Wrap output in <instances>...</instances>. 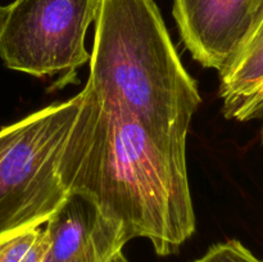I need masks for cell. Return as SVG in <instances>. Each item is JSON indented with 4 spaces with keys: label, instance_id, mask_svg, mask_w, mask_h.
Segmentation results:
<instances>
[{
    "label": "cell",
    "instance_id": "1",
    "mask_svg": "<svg viewBox=\"0 0 263 262\" xmlns=\"http://www.w3.org/2000/svg\"><path fill=\"white\" fill-rule=\"evenodd\" d=\"M58 163L69 194L91 200L128 240L145 238L158 256L195 233L186 138L157 130L86 89Z\"/></svg>",
    "mask_w": 263,
    "mask_h": 262
},
{
    "label": "cell",
    "instance_id": "2",
    "mask_svg": "<svg viewBox=\"0 0 263 262\" xmlns=\"http://www.w3.org/2000/svg\"><path fill=\"white\" fill-rule=\"evenodd\" d=\"M85 89L157 130L186 138L202 103L154 0H100Z\"/></svg>",
    "mask_w": 263,
    "mask_h": 262
},
{
    "label": "cell",
    "instance_id": "3",
    "mask_svg": "<svg viewBox=\"0 0 263 262\" xmlns=\"http://www.w3.org/2000/svg\"><path fill=\"white\" fill-rule=\"evenodd\" d=\"M81 94L0 128V243L40 228L68 197L58 163Z\"/></svg>",
    "mask_w": 263,
    "mask_h": 262
},
{
    "label": "cell",
    "instance_id": "4",
    "mask_svg": "<svg viewBox=\"0 0 263 262\" xmlns=\"http://www.w3.org/2000/svg\"><path fill=\"white\" fill-rule=\"evenodd\" d=\"M100 0H14L0 7V58L35 77L71 79L90 61L85 46Z\"/></svg>",
    "mask_w": 263,
    "mask_h": 262
},
{
    "label": "cell",
    "instance_id": "5",
    "mask_svg": "<svg viewBox=\"0 0 263 262\" xmlns=\"http://www.w3.org/2000/svg\"><path fill=\"white\" fill-rule=\"evenodd\" d=\"M259 0H174L180 36L193 58L220 72L248 31Z\"/></svg>",
    "mask_w": 263,
    "mask_h": 262
},
{
    "label": "cell",
    "instance_id": "6",
    "mask_svg": "<svg viewBox=\"0 0 263 262\" xmlns=\"http://www.w3.org/2000/svg\"><path fill=\"white\" fill-rule=\"evenodd\" d=\"M49 256L55 262H108L127 243L125 230L80 194H69L46 221Z\"/></svg>",
    "mask_w": 263,
    "mask_h": 262
},
{
    "label": "cell",
    "instance_id": "7",
    "mask_svg": "<svg viewBox=\"0 0 263 262\" xmlns=\"http://www.w3.org/2000/svg\"><path fill=\"white\" fill-rule=\"evenodd\" d=\"M220 74V98L228 120H263V0L248 31Z\"/></svg>",
    "mask_w": 263,
    "mask_h": 262
},
{
    "label": "cell",
    "instance_id": "8",
    "mask_svg": "<svg viewBox=\"0 0 263 262\" xmlns=\"http://www.w3.org/2000/svg\"><path fill=\"white\" fill-rule=\"evenodd\" d=\"M194 262H263L236 239L213 244Z\"/></svg>",
    "mask_w": 263,
    "mask_h": 262
},
{
    "label": "cell",
    "instance_id": "9",
    "mask_svg": "<svg viewBox=\"0 0 263 262\" xmlns=\"http://www.w3.org/2000/svg\"><path fill=\"white\" fill-rule=\"evenodd\" d=\"M43 229L36 228L23 231L0 243V262H22L26 254L40 236Z\"/></svg>",
    "mask_w": 263,
    "mask_h": 262
},
{
    "label": "cell",
    "instance_id": "10",
    "mask_svg": "<svg viewBox=\"0 0 263 262\" xmlns=\"http://www.w3.org/2000/svg\"><path fill=\"white\" fill-rule=\"evenodd\" d=\"M48 252H49V240H48V236H46L45 229H43L39 239L35 241V244L31 247V249L28 251V253L26 254L25 258L22 259V262H41Z\"/></svg>",
    "mask_w": 263,
    "mask_h": 262
},
{
    "label": "cell",
    "instance_id": "11",
    "mask_svg": "<svg viewBox=\"0 0 263 262\" xmlns=\"http://www.w3.org/2000/svg\"><path fill=\"white\" fill-rule=\"evenodd\" d=\"M108 262H128V259L126 258L125 254H123L122 252H118V253L115 254Z\"/></svg>",
    "mask_w": 263,
    "mask_h": 262
},
{
    "label": "cell",
    "instance_id": "12",
    "mask_svg": "<svg viewBox=\"0 0 263 262\" xmlns=\"http://www.w3.org/2000/svg\"><path fill=\"white\" fill-rule=\"evenodd\" d=\"M41 262H55V261H54V259L51 258L50 256H49V253H46V256L44 257V258H43V261H41Z\"/></svg>",
    "mask_w": 263,
    "mask_h": 262
},
{
    "label": "cell",
    "instance_id": "13",
    "mask_svg": "<svg viewBox=\"0 0 263 262\" xmlns=\"http://www.w3.org/2000/svg\"><path fill=\"white\" fill-rule=\"evenodd\" d=\"M261 139H262V144H263V128H262V136H261Z\"/></svg>",
    "mask_w": 263,
    "mask_h": 262
}]
</instances>
